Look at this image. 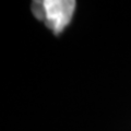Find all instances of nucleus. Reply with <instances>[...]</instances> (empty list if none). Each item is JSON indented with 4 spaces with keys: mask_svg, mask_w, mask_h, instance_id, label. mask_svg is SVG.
<instances>
[{
    "mask_svg": "<svg viewBox=\"0 0 131 131\" xmlns=\"http://www.w3.org/2000/svg\"><path fill=\"white\" fill-rule=\"evenodd\" d=\"M77 2L73 0H43L33 1L32 12L39 21H44L46 26L59 35L71 22Z\"/></svg>",
    "mask_w": 131,
    "mask_h": 131,
    "instance_id": "f257e3e1",
    "label": "nucleus"
}]
</instances>
